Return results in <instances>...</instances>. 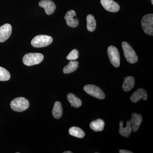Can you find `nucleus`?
Here are the masks:
<instances>
[{"mask_svg":"<svg viewBox=\"0 0 153 153\" xmlns=\"http://www.w3.org/2000/svg\"><path fill=\"white\" fill-rule=\"evenodd\" d=\"M44 58V55L41 53H29L24 56L22 61L26 66H32L41 63Z\"/></svg>","mask_w":153,"mask_h":153,"instance_id":"obj_1","label":"nucleus"},{"mask_svg":"<svg viewBox=\"0 0 153 153\" xmlns=\"http://www.w3.org/2000/svg\"><path fill=\"white\" fill-rule=\"evenodd\" d=\"M30 106V103L27 99L23 97L14 99L10 103L11 108L17 112H22L26 110Z\"/></svg>","mask_w":153,"mask_h":153,"instance_id":"obj_2","label":"nucleus"},{"mask_svg":"<svg viewBox=\"0 0 153 153\" xmlns=\"http://www.w3.org/2000/svg\"><path fill=\"white\" fill-rule=\"evenodd\" d=\"M122 47L123 49L124 55L127 61L132 64L136 63L138 58L136 53L131 45L127 42L123 41L122 43Z\"/></svg>","mask_w":153,"mask_h":153,"instance_id":"obj_3","label":"nucleus"},{"mask_svg":"<svg viewBox=\"0 0 153 153\" xmlns=\"http://www.w3.org/2000/svg\"><path fill=\"white\" fill-rule=\"evenodd\" d=\"M53 38L50 36L46 35H38L33 38L31 44L36 48H42L49 46L52 44Z\"/></svg>","mask_w":153,"mask_h":153,"instance_id":"obj_4","label":"nucleus"},{"mask_svg":"<svg viewBox=\"0 0 153 153\" xmlns=\"http://www.w3.org/2000/svg\"><path fill=\"white\" fill-rule=\"evenodd\" d=\"M142 27L144 32L149 36L153 35V14H149L143 17Z\"/></svg>","mask_w":153,"mask_h":153,"instance_id":"obj_5","label":"nucleus"},{"mask_svg":"<svg viewBox=\"0 0 153 153\" xmlns=\"http://www.w3.org/2000/svg\"><path fill=\"white\" fill-rule=\"evenodd\" d=\"M108 55L111 63L116 68L120 66V55L119 52L116 47L111 46L107 49Z\"/></svg>","mask_w":153,"mask_h":153,"instance_id":"obj_6","label":"nucleus"},{"mask_svg":"<svg viewBox=\"0 0 153 153\" xmlns=\"http://www.w3.org/2000/svg\"><path fill=\"white\" fill-rule=\"evenodd\" d=\"M84 91L89 95L99 99H104L105 94L102 89L98 86L94 85H85L84 87Z\"/></svg>","mask_w":153,"mask_h":153,"instance_id":"obj_7","label":"nucleus"},{"mask_svg":"<svg viewBox=\"0 0 153 153\" xmlns=\"http://www.w3.org/2000/svg\"><path fill=\"white\" fill-rule=\"evenodd\" d=\"M64 19L66 20L67 25L71 27H76L79 25V21L76 18V13L73 10L68 11L65 15Z\"/></svg>","mask_w":153,"mask_h":153,"instance_id":"obj_8","label":"nucleus"},{"mask_svg":"<svg viewBox=\"0 0 153 153\" xmlns=\"http://www.w3.org/2000/svg\"><path fill=\"white\" fill-rule=\"evenodd\" d=\"M39 6L45 10V13L48 15H51L55 12L56 6L52 0H41L39 3Z\"/></svg>","mask_w":153,"mask_h":153,"instance_id":"obj_9","label":"nucleus"},{"mask_svg":"<svg viewBox=\"0 0 153 153\" xmlns=\"http://www.w3.org/2000/svg\"><path fill=\"white\" fill-rule=\"evenodd\" d=\"M102 5L108 11L116 13L119 10L120 7L113 0H100Z\"/></svg>","mask_w":153,"mask_h":153,"instance_id":"obj_10","label":"nucleus"},{"mask_svg":"<svg viewBox=\"0 0 153 153\" xmlns=\"http://www.w3.org/2000/svg\"><path fill=\"white\" fill-rule=\"evenodd\" d=\"M12 27L10 24H6L0 27V42L7 41L12 34Z\"/></svg>","mask_w":153,"mask_h":153,"instance_id":"obj_11","label":"nucleus"},{"mask_svg":"<svg viewBox=\"0 0 153 153\" xmlns=\"http://www.w3.org/2000/svg\"><path fill=\"white\" fill-rule=\"evenodd\" d=\"M148 94L146 91L143 88H140L132 94L130 97V100L133 102H137L140 100H146L147 99Z\"/></svg>","mask_w":153,"mask_h":153,"instance_id":"obj_12","label":"nucleus"},{"mask_svg":"<svg viewBox=\"0 0 153 153\" xmlns=\"http://www.w3.org/2000/svg\"><path fill=\"white\" fill-rule=\"evenodd\" d=\"M131 119L130 122L131 125L132 130L136 132L139 128L140 124L142 122L143 117L141 115L139 114L134 113L131 115Z\"/></svg>","mask_w":153,"mask_h":153,"instance_id":"obj_13","label":"nucleus"},{"mask_svg":"<svg viewBox=\"0 0 153 153\" xmlns=\"http://www.w3.org/2000/svg\"><path fill=\"white\" fill-rule=\"evenodd\" d=\"M132 128L131 123L130 121H128L126 122V128L123 127V122L120 121V122L119 134L122 136L128 138L131 134Z\"/></svg>","mask_w":153,"mask_h":153,"instance_id":"obj_14","label":"nucleus"},{"mask_svg":"<svg viewBox=\"0 0 153 153\" xmlns=\"http://www.w3.org/2000/svg\"><path fill=\"white\" fill-rule=\"evenodd\" d=\"M135 79L133 76H128L124 78L123 89L125 91H129L132 89L134 86Z\"/></svg>","mask_w":153,"mask_h":153,"instance_id":"obj_15","label":"nucleus"},{"mask_svg":"<svg viewBox=\"0 0 153 153\" xmlns=\"http://www.w3.org/2000/svg\"><path fill=\"white\" fill-rule=\"evenodd\" d=\"M105 123L104 121L100 119L91 122L90 127L91 129L95 131H101L104 129Z\"/></svg>","mask_w":153,"mask_h":153,"instance_id":"obj_16","label":"nucleus"},{"mask_svg":"<svg viewBox=\"0 0 153 153\" xmlns=\"http://www.w3.org/2000/svg\"><path fill=\"white\" fill-rule=\"evenodd\" d=\"M52 115L55 119H59L63 114V108L61 103L59 101L55 102L52 110Z\"/></svg>","mask_w":153,"mask_h":153,"instance_id":"obj_17","label":"nucleus"},{"mask_svg":"<svg viewBox=\"0 0 153 153\" xmlns=\"http://www.w3.org/2000/svg\"><path fill=\"white\" fill-rule=\"evenodd\" d=\"M67 99L68 102L71 103V106H74V107L78 108L82 105L81 100L73 94H68L67 95Z\"/></svg>","mask_w":153,"mask_h":153,"instance_id":"obj_18","label":"nucleus"},{"mask_svg":"<svg viewBox=\"0 0 153 153\" xmlns=\"http://www.w3.org/2000/svg\"><path fill=\"white\" fill-rule=\"evenodd\" d=\"M78 63L77 61L71 60L67 66L63 68V72L64 74H69L74 72L78 67Z\"/></svg>","mask_w":153,"mask_h":153,"instance_id":"obj_19","label":"nucleus"},{"mask_svg":"<svg viewBox=\"0 0 153 153\" xmlns=\"http://www.w3.org/2000/svg\"><path fill=\"white\" fill-rule=\"evenodd\" d=\"M87 30L89 32H94L96 28V22L94 17L91 14H89L86 17Z\"/></svg>","mask_w":153,"mask_h":153,"instance_id":"obj_20","label":"nucleus"},{"mask_svg":"<svg viewBox=\"0 0 153 153\" xmlns=\"http://www.w3.org/2000/svg\"><path fill=\"white\" fill-rule=\"evenodd\" d=\"M68 132L71 135L79 138H82L85 136L84 131L77 127L74 126L70 128Z\"/></svg>","mask_w":153,"mask_h":153,"instance_id":"obj_21","label":"nucleus"},{"mask_svg":"<svg viewBox=\"0 0 153 153\" xmlns=\"http://www.w3.org/2000/svg\"><path fill=\"white\" fill-rule=\"evenodd\" d=\"M10 78V72L5 68L0 66V81H8Z\"/></svg>","mask_w":153,"mask_h":153,"instance_id":"obj_22","label":"nucleus"},{"mask_svg":"<svg viewBox=\"0 0 153 153\" xmlns=\"http://www.w3.org/2000/svg\"><path fill=\"white\" fill-rule=\"evenodd\" d=\"M79 57V52L76 49H73L66 57V59L68 60H76Z\"/></svg>","mask_w":153,"mask_h":153,"instance_id":"obj_23","label":"nucleus"},{"mask_svg":"<svg viewBox=\"0 0 153 153\" xmlns=\"http://www.w3.org/2000/svg\"><path fill=\"white\" fill-rule=\"evenodd\" d=\"M119 152L120 153H133L132 152L126 150H120Z\"/></svg>","mask_w":153,"mask_h":153,"instance_id":"obj_24","label":"nucleus"},{"mask_svg":"<svg viewBox=\"0 0 153 153\" xmlns=\"http://www.w3.org/2000/svg\"><path fill=\"white\" fill-rule=\"evenodd\" d=\"M72 152L70 151H66V152H63V153H72Z\"/></svg>","mask_w":153,"mask_h":153,"instance_id":"obj_25","label":"nucleus"},{"mask_svg":"<svg viewBox=\"0 0 153 153\" xmlns=\"http://www.w3.org/2000/svg\"><path fill=\"white\" fill-rule=\"evenodd\" d=\"M151 1H152V4H153V0H151Z\"/></svg>","mask_w":153,"mask_h":153,"instance_id":"obj_26","label":"nucleus"}]
</instances>
